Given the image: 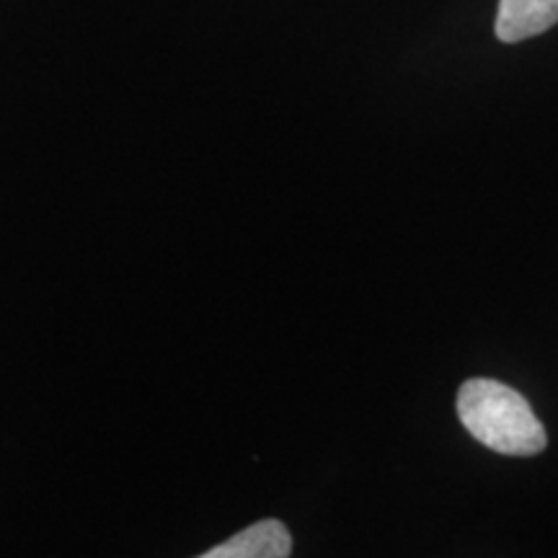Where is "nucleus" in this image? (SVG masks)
Masks as SVG:
<instances>
[{
  "instance_id": "nucleus-2",
  "label": "nucleus",
  "mask_w": 558,
  "mask_h": 558,
  "mask_svg": "<svg viewBox=\"0 0 558 558\" xmlns=\"http://www.w3.org/2000/svg\"><path fill=\"white\" fill-rule=\"evenodd\" d=\"M290 554L292 535L284 522L259 520L220 546L205 550L202 558H288Z\"/></svg>"
},
{
  "instance_id": "nucleus-3",
  "label": "nucleus",
  "mask_w": 558,
  "mask_h": 558,
  "mask_svg": "<svg viewBox=\"0 0 558 558\" xmlns=\"http://www.w3.org/2000/svg\"><path fill=\"white\" fill-rule=\"evenodd\" d=\"M558 24V0H499L494 34L505 45H518L554 29Z\"/></svg>"
},
{
  "instance_id": "nucleus-1",
  "label": "nucleus",
  "mask_w": 558,
  "mask_h": 558,
  "mask_svg": "<svg viewBox=\"0 0 558 558\" xmlns=\"http://www.w3.org/2000/svg\"><path fill=\"white\" fill-rule=\"evenodd\" d=\"M458 416L476 442L512 458L546 450L548 435L527 399L492 378H471L458 390Z\"/></svg>"
}]
</instances>
